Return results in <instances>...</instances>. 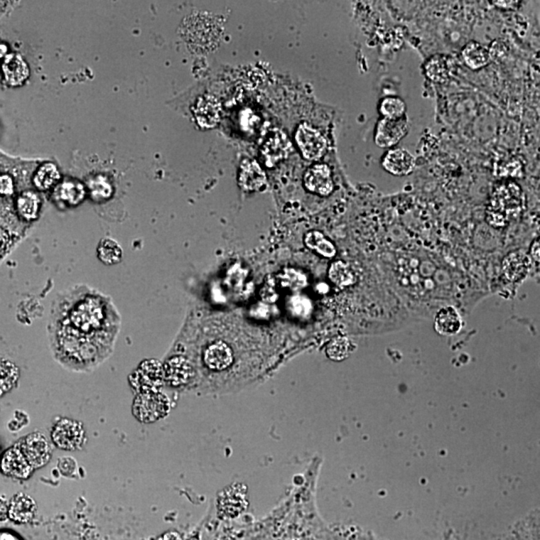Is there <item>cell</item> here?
<instances>
[{
    "instance_id": "6da1fadb",
    "label": "cell",
    "mask_w": 540,
    "mask_h": 540,
    "mask_svg": "<svg viewBox=\"0 0 540 540\" xmlns=\"http://www.w3.org/2000/svg\"><path fill=\"white\" fill-rule=\"evenodd\" d=\"M525 207V195L519 184L504 183L493 189L486 208V222L495 228L507 227L519 218Z\"/></svg>"
},
{
    "instance_id": "7a4b0ae2",
    "label": "cell",
    "mask_w": 540,
    "mask_h": 540,
    "mask_svg": "<svg viewBox=\"0 0 540 540\" xmlns=\"http://www.w3.org/2000/svg\"><path fill=\"white\" fill-rule=\"evenodd\" d=\"M171 402L166 394L159 390L141 392L132 404V414L142 423H153L168 416Z\"/></svg>"
},
{
    "instance_id": "3957f363",
    "label": "cell",
    "mask_w": 540,
    "mask_h": 540,
    "mask_svg": "<svg viewBox=\"0 0 540 540\" xmlns=\"http://www.w3.org/2000/svg\"><path fill=\"white\" fill-rule=\"evenodd\" d=\"M51 441L61 450H80L87 441V431L80 421L65 417L54 423Z\"/></svg>"
},
{
    "instance_id": "277c9868",
    "label": "cell",
    "mask_w": 540,
    "mask_h": 540,
    "mask_svg": "<svg viewBox=\"0 0 540 540\" xmlns=\"http://www.w3.org/2000/svg\"><path fill=\"white\" fill-rule=\"evenodd\" d=\"M164 382V368L158 360H146L130 374L129 384L135 392H156Z\"/></svg>"
},
{
    "instance_id": "5b68a950",
    "label": "cell",
    "mask_w": 540,
    "mask_h": 540,
    "mask_svg": "<svg viewBox=\"0 0 540 540\" xmlns=\"http://www.w3.org/2000/svg\"><path fill=\"white\" fill-rule=\"evenodd\" d=\"M17 443L34 470L48 465L53 456V446L41 432L28 434Z\"/></svg>"
},
{
    "instance_id": "8992f818",
    "label": "cell",
    "mask_w": 540,
    "mask_h": 540,
    "mask_svg": "<svg viewBox=\"0 0 540 540\" xmlns=\"http://www.w3.org/2000/svg\"><path fill=\"white\" fill-rule=\"evenodd\" d=\"M296 141L304 158L308 161L320 159L328 146L323 135L308 124H303L297 129Z\"/></svg>"
},
{
    "instance_id": "52a82bcc",
    "label": "cell",
    "mask_w": 540,
    "mask_h": 540,
    "mask_svg": "<svg viewBox=\"0 0 540 540\" xmlns=\"http://www.w3.org/2000/svg\"><path fill=\"white\" fill-rule=\"evenodd\" d=\"M0 471L4 475L18 480H29L34 472L17 443L7 449L1 456Z\"/></svg>"
},
{
    "instance_id": "ba28073f",
    "label": "cell",
    "mask_w": 540,
    "mask_h": 540,
    "mask_svg": "<svg viewBox=\"0 0 540 540\" xmlns=\"http://www.w3.org/2000/svg\"><path fill=\"white\" fill-rule=\"evenodd\" d=\"M409 134V124L405 117L399 119H382L378 122L374 141L382 148H392L399 144Z\"/></svg>"
},
{
    "instance_id": "9c48e42d",
    "label": "cell",
    "mask_w": 540,
    "mask_h": 540,
    "mask_svg": "<svg viewBox=\"0 0 540 540\" xmlns=\"http://www.w3.org/2000/svg\"><path fill=\"white\" fill-rule=\"evenodd\" d=\"M306 188L315 195H330L335 188L330 168L325 164H315L304 176Z\"/></svg>"
},
{
    "instance_id": "30bf717a",
    "label": "cell",
    "mask_w": 540,
    "mask_h": 540,
    "mask_svg": "<svg viewBox=\"0 0 540 540\" xmlns=\"http://www.w3.org/2000/svg\"><path fill=\"white\" fill-rule=\"evenodd\" d=\"M382 166L392 176H409L416 168V158L404 148L390 149L382 159Z\"/></svg>"
},
{
    "instance_id": "8fae6325",
    "label": "cell",
    "mask_w": 540,
    "mask_h": 540,
    "mask_svg": "<svg viewBox=\"0 0 540 540\" xmlns=\"http://www.w3.org/2000/svg\"><path fill=\"white\" fill-rule=\"evenodd\" d=\"M38 512V504L31 495L17 493L9 502V519L16 524H26L33 522Z\"/></svg>"
},
{
    "instance_id": "7c38bea8",
    "label": "cell",
    "mask_w": 540,
    "mask_h": 540,
    "mask_svg": "<svg viewBox=\"0 0 540 540\" xmlns=\"http://www.w3.org/2000/svg\"><path fill=\"white\" fill-rule=\"evenodd\" d=\"M193 112L200 126L202 129H212L220 122L222 107L215 97L203 95L196 102Z\"/></svg>"
},
{
    "instance_id": "4fadbf2b",
    "label": "cell",
    "mask_w": 540,
    "mask_h": 540,
    "mask_svg": "<svg viewBox=\"0 0 540 540\" xmlns=\"http://www.w3.org/2000/svg\"><path fill=\"white\" fill-rule=\"evenodd\" d=\"M291 144L284 132L274 131L262 146V156L267 166H274L281 159L288 156Z\"/></svg>"
},
{
    "instance_id": "5bb4252c",
    "label": "cell",
    "mask_w": 540,
    "mask_h": 540,
    "mask_svg": "<svg viewBox=\"0 0 540 540\" xmlns=\"http://www.w3.org/2000/svg\"><path fill=\"white\" fill-rule=\"evenodd\" d=\"M164 379L173 387L186 384L195 375L193 365L185 357H176L171 358L163 365Z\"/></svg>"
},
{
    "instance_id": "9a60e30c",
    "label": "cell",
    "mask_w": 540,
    "mask_h": 540,
    "mask_svg": "<svg viewBox=\"0 0 540 540\" xmlns=\"http://www.w3.org/2000/svg\"><path fill=\"white\" fill-rule=\"evenodd\" d=\"M503 274L508 281L519 282L526 277L529 271L530 259L522 250L510 252L503 259Z\"/></svg>"
},
{
    "instance_id": "2e32d148",
    "label": "cell",
    "mask_w": 540,
    "mask_h": 540,
    "mask_svg": "<svg viewBox=\"0 0 540 540\" xmlns=\"http://www.w3.org/2000/svg\"><path fill=\"white\" fill-rule=\"evenodd\" d=\"M434 328L441 335H458L463 328V318L458 309L453 306H446L436 313Z\"/></svg>"
},
{
    "instance_id": "e0dca14e",
    "label": "cell",
    "mask_w": 540,
    "mask_h": 540,
    "mask_svg": "<svg viewBox=\"0 0 540 540\" xmlns=\"http://www.w3.org/2000/svg\"><path fill=\"white\" fill-rule=\"evenodd\" d=\"M6 81L11 87H19L29 76L28 65L18 54H9L2 65Z\"/></svg>"
},
{
    "instance_id": "ac0fdd59",
    "label": "cell",
    "mask_w": 540,
    "mask_h": 540,
    "mask_svg": "<svg viewBox=\"0 0 540 540\" xmlns=\"http://www.w3.org/2000/svg\"><path fill=\"white\" fill-rule=\"evenodd\" d=\"M232 351L227 343L217 341V342L212 343L206 348L205 362L210 369H227L232 365Z\"/></svg>"
},
{
    "instance_id": "d6986e66",
    "label": "cell",
    "mask_w": 540,
    "mask_h": 540,
    "mask_svg": "<svg viewBox=\"0 0 540 540\" xmlns=\"http://www.w3.org/2000/svg\"><path fill=\"white\" fill-rule=\"evenodd\" d=\"M240 186L244 190L254 191L265 183V174L256 161H247L242 166L239 174Z\"/></svg>"
},
{
    "instance_id": "ffe728a7",
    "label": "cell",
    "mask_w": 540,
    "mask_h": 540,
    "mask_svg": "<svg viewBox=\"0 0 540 540\" xmlns=\"http://www.w3.org/2000/svg\"><path fill=\"white\" fill-rule=\"evenodd\" d=\"M463 58L466 65L473 70L485 68L492 61V56L488 49L482 44L475 43V41L466 44L463 50Z\"/></svg>"
},
{
    "instance_id": "44dd1931",
    "label": "cell",
    "mask_w": 540,
    "mask_h": 540,
    "mask_svg": "<svg viewBox=\"0 0 540 540\" xmlns=\"http://www.w3.org/2000/svg\"><path fill=\"white\" fill-rule=\"evenodd\" d=\"M18 379V367L11 360L0 357V397L11 392Z\"/></svg>"
},
{
    "instance_id": "7402d4cb",
    "label": "cell",
    "mask_w": 540,
    "mask_h": 540,
    "mask_svg": "<svg viewBox=\"0 0 540 540\" xmlns=\"http://www.w3.org/2000/svg\"><path fill=\"white\" fill-rule=\"evenodd\" d=\"M97 255L102 264L114 265L122 261L124 252L117 240L107 237L100 240L97 247Z\"/></svg>"
},
{
    "instance_id": "603a6c76",
    "label": "cell",
    "mask_w": 540,
    "mask_h": 540,
    "mask_svg": "<svg viewBox=\"0 0 540 540\" xmlns=\"http://www.w3.org/2000/svg\"><path fill=\"white\" fill-rule=\"evenodd\" d=\"M328 276L336 286L345 288L353 286L357 282V276L353 274L350 265L338 260L330 265Z\"/></svg>"
},
{
    "instance_id": "cb8c5ba5",
    "label": "cell",
    "mask_w": 540,
    "mask_h": 540,
    "mask_svg": "<svg viewBox=\"0 0 540 540\" xmlns=\"http://www.w3.org/2000/svg\"><path fill=\"white\" fill-rule=\"evenodd\" d=\"M304 242L308 245V249L318 252L321 256L326 257V259H333V257L335 256L336 249L335 244L330 239L324 237L321 232H308L306 235V238H304Z\"/></svg>"
},
{
    "instance_id": "d4e9b609",
    "label": "cell",
    "mask_w": 540,
    "mask_h": 540,
    "mask_svg": "<svg viewBox=\"0 0 540 540\" xmlns=\"http://www.w3.org/2000/svg\"><path fill=\"white\" fill-rule=\"evenodd\" d=\"M60 173L53 163H45L38 169L33 178L34 185L40 190H48L60 181Z\"/></svg>"
},
{
    "instance_id": "484cf974",
    "label": "cell",
    "mask_w": 540,
    "mask_h": 540,
    "mask_svg": "<svg viewBox=\"0 0 540 540\" xmlns=\"http://www.w3.org/2000/svg\"><path fill=\"white\" fill-rule=\"evenodd\" d=\"M220 505L228 515H237L245 507L244 495L240 492V488H228L220 500Z\"/></svg>"
},
{
    "instance_id": "4316f807",
    "label": "cell",
    "mask_w": 540,
    "mask_h": 540,
    "mask_svg": "<svg viewBox=\"0 0 540 540\" xmlns=\"http://www.w3.org/2000/svg\"><path fill=\"white\" fill-rule=\"evenodd\" d=\"M451 73L450 60L446 56H436L431 58L426 65V75L431 80L444 81L448 80Z\"/></svg>"
},
{
    "instance_id": "83f0119b",
    "label": "cell",
    "mask_w": 540,
    "mask_h": 540,
    "mask_svg": "<svg viewBox=\"0 0 540 540\" xmlns=\"http://www.w3.org/2000/svg\"><path fill=\"white\" fill-rule=\"evenodd\" d=\"M17 210L24 220H36L39 210L38 196L31 191L22 193L17 200Z\"/></svg>"
},
{
    "instance_id": "f1b7e54d",
    "label": "cell",
    "mask_w": 540,
    "mask_h": 540,
    "mask_svg": "<svg viewBox=\"0 0 540 540\" xmlns=\"http://www.w3.org/2000/svg\"><path fill=\"white\" fill-rule=\"evenodd\" d=\"M60 196L61 200H65L68 205H78L85 198V186L78 181H65L61 184Z\"/></svg>"
},
{
    "instance_id": "f546056e",
    "label": "cell",
    "mask_w": 540,
    "mask_h": 540,
    "mask_svg": "<svg viewBox=\"0 0 540 540\" xmlns=\"http://www.w3.org/2000/svg\"><path fill=\"white\" fill-rule=\"evenodd\" d=\"M353 350H355V345L352 341L346 338H338L328 345L326 353L330 360L340 362L350 357Z\"/></svg>"
},
{
    "instance_id": "4dcf8cb0",
    "label": "cell",
    "mask_w": 540,
    "mask_h": 540,
    "mask_svg": "<svg viewBox=\"0 0 540 540\" xmlns=\"http://www.w3.org/2000/svg\"><path fill=\"white\" fill-rule=\"evenodd\" d=\"M380 112L384 119H399L405 117L406 105L399 97H387L380 103Z\"/></svg>"
},
{
    "instance_id": "1f68e13d",
    "label": "cell",
    "mask_w": 540,
    "mask_h": 540,
    "mask_svg": "<svg viewBox=\"0 0 540 540\" xmlns=\"http://www.w3.org/2000/svg\"><path fill=\"white\" fill-rule=\"evenodd\" d=\"M88 189L90 195L97 200H107L114 193L112 184L104 176H97L88 181Z\"/></svg>"
},
{
    "instance_id": "d6a6232c",
    "label": "cell",
    "mask_w": 540,
    "mask_h": 540,
    "mask_svg": "<svg viewBox=\"0 0 540 540\" xmlns=\"http://www.w3.org/2000/svg\"><path fill=\"white\" fill-rule=\"evenodd\" d=\"M14 181L9 176H0V195H11L14 193Z\"/></svg>"
},
{
    "instance_id": "836d02e7",
    "label": "cell",
    "mask_w": 540,
    "mask_h": 540,
    "mask_svg": "<svg viewBox=\"0 0 540 540\" xmlns=\"http://www.w3.org/2000/svg\"><path fill=\"white\" fill-rule=\"evenodd\" d=\"M9 502L4 497H0V522H6L9 519Z\"/></svg>"
},
{
    "instance_id": "e575fe53",
    "label": "cell",
    "mask_w": 540,
    "mask_h": 540,
    "mask_svg": "<svg viewBox=\"0 0 540 540\" xmlns=\"http://www.w3.org/2000/svg\"><path fill=\"white\" fill-rule=\"evenodd\" d=\"M0 540H22L18 535L9 530H1L0 531Z\"/></svg>"
},
{
    "instance_id": "d590c367",
    "label": "cell",
    "mask_w": 540,
    "mask_h": 540,
    "mask_svg": "<svg viewBox=\"0 0 540 540\" xmlns=\"http://www.w3.org/2000/svg\"><path fill=\"white\" fill-rule=\"evenodd\" d=\"M156 540H183V539H181L180 535L178 532L169 531L162 534Z\"/></svg>"
},
{
    "instance_id": "8d00e7d4",
    "label": "cell",
    "mask_w": 540,
    "mask_h": 540,
    "mask_svg": "<svg viewBox=\"0 0 540 540\" xmlns=\"http://www.w3.org/2000/svg\"><path fill=\"white\" fill-rule=\"evenodd\" d=\"M531 255H532V257H534V259L535 260V261H537V264H539V240H537L536 242H534V244L532 245Z\"/></svg>"
},
{
    "instance_id": "74e56055",
    "label": "cell",
    "mask_w": 540,
    "mask_h": 540,
    "mask_svg": "<svg viewBox=\"0 0 540 540\" xmlns=\"http://www.w3.org/2000/svg\"><path fill=\"white\" fill-rule=\"evenodd\" d=\"M495 6H500V7H503V9H504V7H507V6L513 7V6H514V4H515V6H517V4H519V2H517V1H495Z\"/></svg>"
},
{
    "instance_id": "f35d334b",
    "label": "cell",
    "mask_w": 540,
    "mask_h": 540,
    "mask_svg": "<svg viewBox=\"0 0 540 540\" xmlns=\"http://www.w3.org/2000/svg\"><path fill=\"white\" fill-rule=\"evenodd\" d=\"M7 51H9V48H7L6 44L0 43V58L6 56Z\"/></svg>"
}]
</instances>
